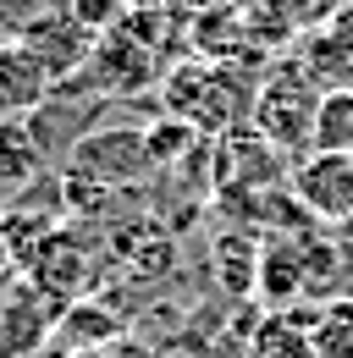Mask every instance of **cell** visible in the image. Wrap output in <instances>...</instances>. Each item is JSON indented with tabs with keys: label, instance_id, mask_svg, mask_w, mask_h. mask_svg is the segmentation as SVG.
Segmentation results:
<instances>
[{
	"label": "cell",
	"instance_id": "obj_1",
	"mask_svg": "<svg viewBox=\"0 0 353 358\" xmlns=\"http://www.w3.org/2000/svg\"><path fill=\"white\" fill-rule=\"evenodd\" d=\"M320 83L309 78L304 61H276L254 89V133L276 149V155H304L314 149V110H320Z\"/></svg>",
	"mask_w": 353,
	"mask_h": 358
},
{
	"label": "cell",
	"instance_id": "obj_2",
	"mask_svg": "<svg viewBox=\"0 0 353 358\" xmlns=\"http://www.w3.org/2000/svg\"><path fill=\"white\" fill-rule=\"evenodd\" d=\"M149 171H155V160H149L144 127H94V133H83L67 149V177L88 182L99 193L132 187V182H144Z\"/></svg>",
	"mask_w": 353,
	"mask_h": 358
},
{
	"label": "cell",
	"instance_id": "obj_3",
	"mask_svg": "<svg viewBox=\"0 0 353 358\" xmlns=\"http://www.w3.org/2000/svg\"><path fill=\"white\" fill-rule=\"evenodd\" d=\"M243 99L249 94L232 83V72L226 66H176L172 78H166V105H172L176 122H188L193 133H221L237 110H243ZM254 105V99H249Z\"/></svg>",
	"mask_w": 353,
	"mask_h": 358
},
{
	"label": "cell",
	"instance_id": "obj_4",
	"mask_svg": "<svg viewBox=\"0 0 353 358\" xmlns=\"http://www.w3.org/2000/svg\"><path fill=\"white\" fill-rule=\"evenodd\" d=\"M55 94V66L28 39H0V122H34Z\"/></svg>",
	"mask_w": 353,
	"mask_h": 358
},
{
	"label": "cell",
	"instance_id": "obj_5",
	"mask_svg": "<svg viewBox=\"0 0 353 358\" xmlns=\"http://www.w3.org/2000/svg\"><path fill=\"white\" fill-rule=\"evenodd\" d=\"M61 298H50L39 281H11L0 292V358H28L55 336Z\"/></svg>",
	"mask_w": 353,
	"mask_h": 358
},
{
	"label": "cell",
	"instance_id": "obj_6",
	"mask_svg": "<svg viewBox=\"0 0 353 358\" xmlns=\"http://www.w3.org/2000/svg\"><path fill=\"white\" fill-rule=\"evenodd\" d=\"M298 210L326 226L353 221V155H304L293 171Z\"/></svg>",
	"mask_w": 353,
	"mask_h": 358
},
{
	"label": "cell",
	"instance_id": "obj_7",
	"mask_svg": "<svg viewBox=\"0 0 353 358\" xmlns=\"http://www.w3.org/2000/svg\"><path fill=\"white\" fill-rule=\"evenodd\" d=\"M298 61L309 66V78L320 89H353V0L337 6L320 28H309Z\"/></svg>",
	"mask_w": 353,
	"mask_h": 358
},
{
	"label": "cell",
	"instance_id": "obj_8",
	"mask_svg": "<svg viewBox=\"0 0 353 358\" xmlns=\"http://www.w3.org/2000/svg\"><path fill=\"white\" fill-rule=\"evenodd\" d=\"M17 265L28 270V281H39L50 298H61V292H83V281H88V259H83V248H78V237L72 231H50L34 254H22Z\"/></svg>",
	"mask_w": 353,
	"mask_h": 358
},
{
	"label": "cell",
	"instance_id": "obj_9",
	"mask_svg": "<svg viewBox=\"0 0 353 358\" xmlns=\"http://www.w3.org/2000/svg\"><path fill=\"white\" fill-rule=\"evenodd\" d=\"M88 78H99L105 89H138V83H149L155 78V50L138 45L127 28H116V34H105L99 45L88 50Z\"/></svg>",
	"mask_w": 353,
	"mask_h": 358
},
{
	"label": "cell",
	"instance_id": "obj_10",
	"mask_svg": "<svg viewBox=\"0 0 353 358\" xmlns=\"http://www.w3.org/2000/svg\"><path fill=\"white\" fill-rule=\"evenodd\" d=\"M116 336H127L122 314L94 303V298H83V303H67V309H61L50 342H55L61 353H72V358H88V353H99V348H111Z\"/></svg>",
	"mask_w": 353,
	"mask_h": 358
},
{
	"label": "cell",
	"instance_id": "obj_11",
	"mask_svg": "<svg viewBox=\"0 0 353 358\" xmlns=\"http://www.w3.org/2000/svg\"><path fill=\"white\" fill-rule=\"evenodd\" d=\"M260 292L270 309H282L287 298H304L309 292V270H304V237L287 243L276 237L270 248H260Z\"/></svg>",
	"mask_w": 353,
	"mask_h": 358
},
{
	"label": "cell",
	"instance_id": "obj_12",
	"mask_svg": "<svg viewBox=\"0 0 353 358\" xmlns=\"http://www.w3.org/2000/svg\"><path fill=\"white\" fill-rule=\"evenodd\" d=\"M44 177V138L34 122H0V187H34Z\"/></svg>",
	"mask_w": 353,
	"mask_h": 358
},
{
	"label": "cell",
	"instance_id": "obj_13",
	"mask_svg": "<svg viewBox=\"0 0 353 358\" xmlns=\"http://www.w3.org/2000/svg\"><path fill=\"white\" fill-rule=\"evenodd\" d=\"M309 155H353V89H326L314 110V149Z\"/></svg>",
	"mask_w": 353,
	"mask_h": 358
},
{
	"label": "cell",
	"instance_id": "obj_14",
	"mask_svg": "<svg viewBox=\"0 0 353 358\" xmlns=\"http://www.w3.org/2000/svg\"><path fill=\"white\" fill-rule=\"evenodd\" d=\"M249 358H314V320H309V325H298L293 314L276 309L260 331H254Z\"/></svg>",
	"mask_w": 353,
	"mask_h": 358
},
{
	"label": "cell",
	"instance_id": "obj_15",
	"mask_svg": "<svg viewBox=\"0 0 353 358\" xmlns=\"http://www.w3.org/2000/svg\"><path fill=\"white\" fill-rule=\"evenodd\" d=\"M216 270H221V287H226L232 298L254 292V287H260V248H254V237L226 231L221 248H216Z\"/></svg>",
	"mask_w": 353,
	"mask_h": 358
},
{
	"label": "cell",
	"instance_id": "obj_16",
	"mask_svg": "<svg viewBox=\"0 0 353 358\" xmlns=\"http://www.w3.org/2000/svg\"><path fill=\"white\" fill-rule=\"evenodd\" d=\"M314 358H353V298L314 314Z\"/></svg>",
	"mask_w": 353,
	"mask_h": 358
},
{
	"label": "cell",
	"instance_id": "obj_17",
	"mask_svg": "<svg viewBox=\"0 0 353 358\" xmlns=\"http://www.w3.org/2000/svg\"><path fill=\"white\" fill-rule=\"evenodd\" d=\"M94 358H155V353H149V348H144L138 336H116L111 348H99Z\"/></svg>",
	"mask_w": 353,
	"mask_h": 358
},
{
	"label": "cell",
	"instance_id": "obj_18",
	"mask_svg": "<svg viewBox=\"0 0 353 358\" xmlns=\"http://www.w3.org/2000/svg\"><path fill=\"white\" fill-rule=\"evenodd\" d=\"M342 298H353V265L342 270Z\"/></svg>",
	"mask_w": 353,
	"mask_h": 358
},
{
	"label": "cell",
	"instance_id": "obj_19",
	"mask_svg": "<svg viewBox=\"0 0 353 358\" xmlns=\"http://www.w3.org/2000/svg\"><path fill=\"white\" fill-rule=\"evenodd\" d=\"M6 210H11V204L0 199V248H6Z\"/></svg>",
	"mask_w": 353,
	"mask_h": 358
},
{
	"label": "cell",
	"instance_id": "obj_20",
	"mask_svg": "<svg viewBox=\"0 0 353 358\" xmlns=\"http://www.w3.org/2000/svg\"><path fill=\"white\" fill-rule=\"evenodd\" d=\"M0 28H11V6L6 0H0Z\"/></svg>",
	"mask_w": 353,
	"mask_h": 358
},
{
	"label": "cell",
	"instance_id": "obj_21",
	"mask_svg": "<svg viewBox=\"0 0 353 358\" xmlns=\"http://www.w3.org/2000/svg\"><path fill=\"white\" fill-rule=\"evenodd\" d=\"M88 358H94V353H88Z\"/></svg>",
	"mask_w": 353,
	"mask_h": 358
}]
</instances>
